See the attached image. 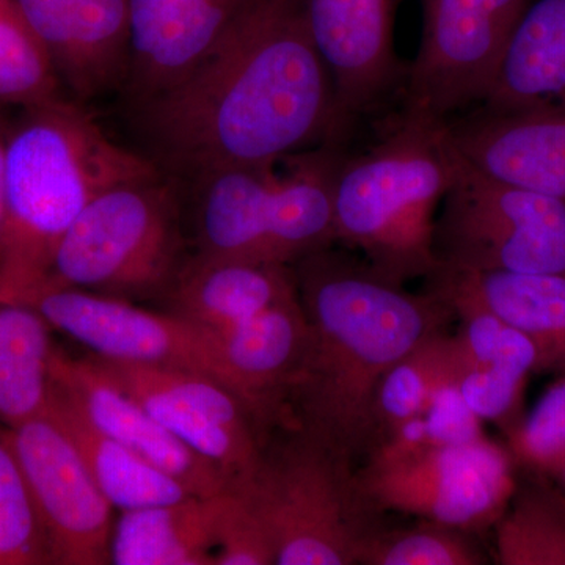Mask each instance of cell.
<instances>
[{
    "instance_id": "cell-1",
    "label": "cell",
    "mask_w": 565,
    "mask_h": 565,
    "mask_svg": "<svg viewBox=\"0 0 565 565\" xmlns=\"http://www.w3.org/2000/svg\"><path fill=\"white\" fill-rule=\"evenodd\" d=\"M132 107L152 161L178 181L343 143L302 0H252L199 65Z\"/></svg>"
},
{
    "instance_id": "cell-2",
    "label": "cell",
    "mask_w": 565,
    "mask_h": 565,
    "mask_svg": "<svg viewBox=\"0 0 565 565\" xmlns=\"http://www.w3.org/2000/svg\"><path fill=\"white\" fill-rule=\"evenodd\" d=\"M333 247L292 267L308 338L286 427L315 435L360 465L370 452L382 379L416 345L448 332L456 319L438 294L407 291L356 253Z\"/></svg>"
},
{
    "instance_id": "cell-3",
    "label": "cell",
    "mask_w": 565,
    "mask_h": 565,
    "mask_svg": "<svg viewBox=\"0 0 565 565\" xmlns=\"http://www.w3.org/2000/svg\"><path fill=\"white\" fill-rule=\"evenodd\" d=\"M162 173L79 104L61 96L21 107L7 132L0 300L22 302L47 281L63 236L99 193Z\"/></svg>"
},
{
    "instance_id": "cell-4",
    "label": "cell",
    "mask_w": 565,
    "mask_h": 565,
    "mask_svg": "<svg viewBox=\"0 0 565 565\" xmlns=\"http://www.w3.org/2000/svg\"><path fill=\"white\" fill-rule=\"evenodd\" d=\"M456 167L448 121L399 110L370 148L341 154L332 188L334 245L390 280H426L440 267L435 223Z\"/></svg>"
},
{
    "instance_id": "cell-5",
    "label": "cell",
    "mask_w": 565,
    "mask_h": 565,
    "mask_svg": "<svg viewBox=\"0 0 565 565\" xmlns=\"http://www.w3.org/2000/svg\"><path fill=\"white\" fill-rule=\"evenodd\" d=\"M343 145L191 181L195 258L294 267L334 245L332 188Z\"/></svg>"
},
{
    "instance_id": "cell-6",
    "label": "cell",
    "mask_w": 565,
    "mask_h": 565,
    "mask_svg": "<svg viewBox=\"0 0 565 565\" xmlns=\"http://www.w3.org/2000/svg\"><path fill=\"white\" fill-rule=\"evenodd\" d=\"M356 468L297 427L269 438L258 470L237 492L269 531L277 565H359L388 512L364 492Z\"/></svg>"
},
{
    "instance_id": "cell-7",
    "label": "cell",
    "mask_w": 565,
    "mask_h": 565,
    "mask_svg": "<svg viewBox=\"0 0 565 565\" xmlns=\"http://www.w3.org/2000/svg\"><path fill=\"white\" fill-rule=\"evenodd\" d=\"M178 182L162 173L99 193L63 236L44 285L126 300L169 294L189 259Z\"/></svg>"
},
{
    "instance_id": "cell-8",
    "label": "cell",
    "mask_w": 565,
    "mask_h": 565,
    "mask_svg": "<svg viewBox=\"0 0 565 565\" xmlns=\"http://www.w3.org/2000/svg\"><path fill=\"white\" fill-rule=\"evenodd\" d=\"M440 266L465 273L564 274L565 202L479 172L457 152L435 223Z\"/></svg>"
},
{
    "instance_id": "cell-9",
    "label": "cell",
    "mask_w": 565,
    "mask_h": 565,
    "mask_svg": "<svg viewBox=\"0 0 565 565\" xmlns=\"http://www.w3.org/2000/svg\"><path fill=\"white\" fill-rule=\"evenodd\" d=\"M375 505L475 534L492 531L516 481L508 446L492 438L467 445L427 444L411 455L366 457L356 468Z\"/></svg>"
},
{
    "instance_id": "cell-10",
    "label": "cell",
    "mask_w": 565,
    "mask_h": 565,
    "mask_svg": "<svg viewBox=\"0 0 565 565\" xmlns=\"http://www.w3.org/2000/svg\"><path fill=\"white\" fill-rule=\"evenodd\" d=\"M531 0H419L422 40L401 110L449 121L484 103Z\"/></svg>"
},
{
    "instance_id": "cell-11",
    "label": "cell",
    "mask_w": 565,
    "mask_h": 565,
    "mask_svg": "<svg viewBox=\"0 0 565 565\" xmlns=\"http://www.w3.org/2000/svg\"><path fill=\"white\" fill-rule=\"evenodd\" d=\"M93 366L182 444L221 468L241 489L262 463L267 440L247 408L207 375L88 356Z\"/></svg>"
},
{
    "instance_id": "cell-12",
    "label": "cell",
    "mask_w": 565,
    "mask_h": 565,
    "mask_svg": "<svg viewBox=\"0 0 565 565\" xmlns=\"http://www.w3.org/2000/svg\"><path fill=\"white\" fill-rule=\"evenodd\" d=\"M20 303L35 308L52 329L84 344L93 355L203 374L230 390L215 333L181 316L52 285L40 286Z\"/></svg>"
},
{
    "instance_id": "cell-13",
    "label": "cell",
    "mask_w": 565,
    "mask_h": 565,
    "mask_svg": "<svg viewBox=\"0 0 565 565\" xmlns=\"http://www.w3.org/2000/svg\"><path fill=\"white\" fill-rule=\"evenodd\" d=\"M3 435L31 492L52 564H110L114 508L65 430L44 411Z\"/></svg>"
},
{
    "instance_id": "cell-14",
    "label": "cell",
    "mask_w": 565,
    "mask_h": 565,
    "mask_svg": "<svg viewBox=\"0 0 565 565\" xmlns=\"http://www.w3.org/2000/svg\"><path fill=\"white\" fill-rule=\"evenodd\" d=\"M397 0H302L334 88L341 140L356 121L401 99L408 66L394 46Z\"/></svg>"
},
{
    "instance_id": "cell-15",
    "label": "cell",
    "mask_w": 565,
    "mask_h": 565,
    "mask_svg": "<svg viewBox=\"0 0 565 565\" xmlns=\"http://www.w3.org/2000/svg\"><path fill=\"white\" fill-rule=\"evenodd\" d=\"M57 73L79 102L122 88L129 62L128 0H18Z\"/></svg>"
},
{
    "instance_id": "cell-16",
    "label": "cell",
    "mask_w": 565,
    "mask_h": 565,
    "mask_svg": "<svg viewBox=\"0 0 565 565\" xmlns=\"http://www.w3.org/2000/svg\"><path fill=\"white\" fill-rule=\"evenodd\" d=\"M51 382L93 426L173 476L192 494L212 497L233 490L221 468L196 455L141 405L110 384L87 356L77 360L55 349Z\"/></svg>"
},
{
    "instance_id": "cell-17",
    "label": "cell",
    "mask_w": 565,
    "mask_h": 565,
    "mask_svg": "<svg viewBox=\"0 0 565 565\" xmlns=\"http://www.w3.org/2000/svg\"><path fill=\"white\" fill-rule=\"evenodd\" d=\"M252 0H128L134 104L180 81L206 57Z\"/></svg>"
},
{
    "instance_id": "cell-18",
    "label": "cell",
    "mask_w": 565,
    "mask_h": 565,
    "mask_svg": "<svg viewBox=\"0 0 565 565\" xmlns=\"http://www.w3.org/2000/svg\"><path fill=\"white\" fill-rule=\"evenodd\" d=\"M214 333L230 390L269 440L288 426L289 392L307 345L299 296Z\"/></svg>"
},
{
    "instance_id": "cell-19",
    "label": "cell",
    "mask_w": 565,
    "mask_h": 565,
    "mask_svg": "<svg viewBox=\"0 0 565 565\" xmlns=\"http://www.w3.org/2000/svg\"><path fill=\"white\" fill-rule=\"evenodd\" d=\"M448 134L479 172L565 202V109L492 114L475 107L451 118Z\"/></svg>"
},
{
    "instance_id": "cell-20",
    "label": "cell",
    "mask_w": 565,
    "mask_h": 565,
    "mask_svg": "<svg viewBox=\"0 0 565 565\" xmlns=\"http://www.w3.org/2000/svg\"><path fill=\"white\" fill-rule=\"evenodd\" d=\"M173 313L223 332L299 296L292 267L191 256L170 289Z\"/></svg>"
},
{
    "instance_id": "cell-21",
    "label": "cell",
    "mask_w": 565,
    "mask_h": 565,
    "mask_svg": "<svg viewBox=\"0 0 565 565\" xmlns=\"http://www.w3.org/2000/svg\"><path fill=\"white\" fill-rule=\"evenodd\" d=\"M478 107L492 114L565 109V0L531 2Z\"/></svg>"
},
{
    "instance_id": "cell-22",
    "label": "cell",
    "mask_w": 565,
    "mask_h": 565,
    "mask_svg": "<svg viewBox=\"0 0 565 565\" xmlns=\"http://www.w3.org/2000/svg\"><path fill=\"white\" fill-rule=\"evenodd\" d=\"M121 512L114 525L110 564L214 565L223 494Z\"/></svg>"
},
{
    "instance_id": "cell-23",
    "label": "cell",
    "mask_w": 565,
    "mask_h": 565,
    "mask_svg": "<svg viewBox=\"0 0 565 565\" xmlns=\"http://www.w3.org/2000/svg\"><path fill=\"white\" fill-rule=\"evenodd\" d=\"M47 414L71 438L93 481L120 512L173 503L191 492L173 476L93 426L76 404L51 382Z\"/></svg>"
},
{
    "instance_id": "cell-24",
    "label": "cell",
    "mask_w": 565,
    "mask_h": 565,
    "mask_svg": "<svg viewBox=\"0 0 565 565\" xmlns=\"http://www.w3.org/2000/svg\"><path fill=\"white\" fill-rule=\"evenodd\" d=\"M465 274L487 307L534 345L535 374L565 375V275Z\"/></svg>"
},
{
    "instance_id": "cell-25",
    "label": "cell",
    "mask_w": 565,
    "mask_h": 565,
    "mask_svg": "<svg viewBox=\"0 0 565 565\" xmlns=\"http://www.w3.org/2000/svg\"><path fill=\"white\" fill-rule=\"evenodd\" d=\"M54 352L50 322L35 308L0 300V422L9 429L46 411Z\"/></svg>"
},
{
    "instance_id": "cell-26",
    "label": "cell",
    "mask_w": 565,
    "mask_h": 565,
    "mask_svg": "<svg viewBox=\"0 0 565 565\" xmlns=\"http://www.w3.org/2000/svg\"><path fill=\"white\" fill-rule=\"evenodd\" d=\"M490 533L494 564L565 565L564 487L516 467L514 490Z\"/></svg>"
},
{
    "instance_id": "cell-27",
    "label": "cell",
    "mask_w": 565,
    "mask_h": 565,
    "mask_svg": "<svg viewBox=\"0 0 565 565\" xmlns=\"http://www.w3.org/2000/svg\"><path fill=\"white\" fill-rule=\"evenodd\" d=\"M451 367L452 333L449 332L435 334L416 345L390 367L374 396L370 452L401 424L423 415L435 386Z\"/></svg>"
},
{
    "instance_id": "cell-28",
    "label": "cell",
    "mask_w": 565,
    "mask_h": 565,
    "mask_svg": "<svg viewBox=\"0 0 565 565\" xmlns=\"http://www.w3.org/2000/svg\"><path fill=\"white\" fill-rule=\"evenodd\" d=\"M481 535L444 523L418 520L415 525L386 523L371 535L359 565H486L492 563Z\"/></svg>"
},
{
    "instance_id": "cell-29",
    "label": "cell",
    "mask_w": 565,
    "mask_h": 565,
    "mask_svg": "<svg viewBox=\"0 0 565 565\" xmlns=\"http://www.w3.org/2000/svg\"><path fill=\"white\" fill-rule=\"evenodd\" d=\"M54 66L18 0H0V107H28L62 96Z\"/></svg>"
},
{
    "instance_id": "cell-30",
    "label": "cell",
    "mask_w": 565,
    "mask_h": 565,
    "mask_svg": "<svg viewBox=\"0 0 565 565\" xmlns=\"http://www.w3.org/2000/svg\"><path fill=\"white\" fill-rule=\"evenodd\" d=\"M52 564L46 534L17 457L0 434V565Z\"/></svg>"
},
{
    "instance_id": "cell-31",
    "label": "cell",
    "mask_w": 565,
    "mask_h": 565,
    "mask_svg": "<svg viewBox=\"0 0 565 565\" xmlns=\"http://www.w3.org/2000/svg\"><path fill=\"white\" fill-rule=\"evenodd\" d=\"M516 467L555 479L565 468V375L505 437Z\"/></svg>"
},
{
    "instance_id": "cell-32",
    "label": "cell",
    "mask_w": 565,
    "mask_h": 565,
    "mask_svg": "<svg viewBox=\"0 0 565 565\" xmlns=\"http://www.w3.org/2000/svg\"><path fill=\"white\" fill-rule=\"evenodd\" d=\"M214 565H277L269 531L237 490L223 494Z\"/></svg>"
},
{
    "instance_id": "cell-33",
    "label": "cell",
    "mask_w": 565,
    "mask_h": 565,
    "mask_svg": "<svg viewBox=\"0 0 565 565\" xmlns=\"http://www.w3.org/2000/svg\"><path fill=\"white\" fill-rule=\"evenodd\" d=\"M430 445H467L482 440L484 422L471 411L455 377V362L438 382L423 412Z\"/></svg>"
},
{
    "instance_id": "cell-34",
    "label": "cell",
    "mask_w": 565,
    "mask_h": 565,
    "mask_svg": "<svg viewBox=\"0 0 565 565\" xmlns=\"http://www.w3.org/2000/svg\"><path fill=\"white\" fill-rule=\"evenodd\" d=\"M9 122L0 115V248H2L3 222H6V145Z\"/></svg>"
},
{
    "instance_id": "cell-35",
    "label": "cell",
    "mask_w": 565,
    "mask_h": 565,
    "mask_svg": "<svg viewBox=\"0 0 565 565\" xmlns=\"http://www.w3.org/2000/svg\"><path fill=\"white\" fill-rule=\"evenodd\" d=\"M555 481L557 484L563 486L565 489V468L563 471H561L559 475L556 476Z\"/></svg>"
}]
</instances>
